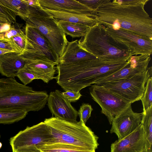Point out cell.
I'll use <instances>...</instances> for the list:
<instances>
[{
    "label": "cell",
    "mask_w": 152,
    "mask_h": 152,
    "mask_svg": "<svg viewBox=\"0 0 152 152\" xmlns=\"http://www.w3.org/2000/svg\"><path fill=\"white\" fill-rule=\"evenodd\" d=\"M149 0H103L94 17L105 27L122 28L152 40V19L145 9Z\"/></svg>",
    "instance_id": "1"
},
{
    "label": "cell",
    "mask_w": 152,
    "mask_h": 152,
    "mask_svg": "<svg viewBox=\"0 0 152 152\" xmlns=\"http://www.w3.org/2000/svg\"><path fill=\"white\" fill-rule=\"evenodd\" d=\"M46 91H34L14 77L0 78V111H38L47 102Z\"/></svg>",
    "instance_id": "2"
},
{
    "label": "cell",
    "mask_w": 152,
    "mask_h": 152,
    "mask_svg": "<svg viewBox=\"0 0 152 152\" xmlns=\"http://www.w3.org/2000/svg\"><path fill=\"white\" fill-rule=\"evenodd\" d=\"M50 128L53 137L52 144L71 145L95 151L98 137L81 120L71 122L52 117L43 121Z\"/></svg>",
    "instance_id": "3"
},
{
    "label": "cell",
    "mask_w": 152,
    "mask_h": 152,
    "mask_svg": "<svg viewBox=\"0 0 152 152\" xmlns=\"http://www.w3.org/2000/svg\"><path fill=\"white\" fill-rule=\"evenodd\" d=\"M78 43L84 50L98 58L127 60L132 56L130 51L107 34L104 26L99 22L90 27Z\"/></svg>",
    "instance_id": "4"
},
{
    "label": "cell",
    "mask_w": 152,
    "mask_h": 152,
    "mask_svg": "<svg viewBox=\"0 0 152 152\" xmlns=\"http://www.w3.org/2000/svg\"><path fill=\"white\" fill-rule=\"evenodd\" d=\"M29 7L30 14L25 20L26 24L37 29L46 38L59 58L69 42L65 34L56 21L43 12L41 13Z\"/></svg>",
    "instance_id": "5"
},
{
    "label": "cell",
    "mask_w": 152,
    "mask_h": 152,
    "mask_svg": "<svg viewBox=\"0 0 152 152\" xmlns=\"http://www.w3.org/2000/svg\"><path fill=\"white\" fill-rule=\"evenodd\" d=\"M152 70L151 66L144 73L99 85L132 104L141 99L145 90V84L148 79L152 77Z\"/></svg>",
    "instance_id": "6"
},
{
    "label": "cell",
    "mask_w": 152,
    "mask_h": 152,
    "mask_svg": "<svg viewBox=\"0 0 152 152\" xmlns=\"http://www.w3.org/2000/svg\"><path fill=\"white\" fill-rule=\"evenodd\" d=\"M93 99L100 106L101 112L107 118L111 124L113 119L131 104L101 85H92L89 88Z\"/></svg>",
    "instance_id": "7"
},
{
    "label": "cell",
    "mask_w": 152,
    "mask_h": 152,
    "mask_svg": "<svg viewBox=\"0 0 152 152\" xmlns=\"http://www.w3.org/2000/svg\"><path fill=\"white\" fill-rule=\"evenodd\" d=\"M53 137L49 126L44 122L27 126L10 139L12 152L18 148L29 146L51 144Z\"/></svg>",
    "instance_id": "8"
},
{
    "label": "cell",
    "mask_w": 152,
    "mask_h": 152,
    "mask_svg": "<svg viewBox=\"0 0 152 152\" xmlns=\"http://www.w3.org/2000/svg\"><path fill=\"white\" fill-rule=\"evenodd\" d=\"M105 29L114 41L130 51L132 56L151 55L152 40L148 38L122 28L114 30L105 27Z\"/></svg>",
    "instance_id": "9"
},
{
    "label": "cell",
    "mask_w": 152,
    "mask_h": 152,
    "mask_svg": "<svg viewBox=\"0 0 152 152\" xmlns=\"http://www.w3.org/2000/svg\"><path fill=\"white\" fill-rule=\"evenodd\" d=\"M25 34L33 49L29 52L21 54L28 60H41L58 64L59 57L46 38L36 28L26 24Z\"/></svg>",
    "instance_id": "10"
},
{
    "label": "cell",
    "mask_w": 152,
    "mask_h": 152,
    "mask_svg": "<svg viewBox=\"0 0 152 152\" xmlns=\"http://www.w3.org/2000/svg\"><path fill=\"white\" fill-rule=\"evenodd\" d=\"M151 60L147 55L132 56L128 59V63L117 72L101 79L94 84H100L115 81L134 75L144 73L147 70Z\"/></svg>",
    "instance_id": "11"
},
{
    "label": "cell",
    "mask_w": 152,
    "mask_h": 152,
    "mask_svg": "<svg viewBox=\"0 0 152 152\" xmlns=\"http://www.w3.org/2000/svg\"><path fill=\"white\" fill-rule=\"evenodd\" d=\"M142 117V113L134 112L130 105L113 119L110 132L115 133L118 140H121L131 134L140 125Z\"/></svg>",
    "instance_id": "12"
},
{
    "label": "cell",
    "mask_w": 152,
    "mask_h": 152,
    "mask_svg": "<svg viewBox=\"0 0 152 152\" xmlns=\"http://www.w3.org/2000/svg\"><path fill=\"white\" fill-rule=\"evenodd\" d=\"M48 105L54 117L71 122L77 121L78 112L58 90L50 93Z\"/></svg>",
    "instance_id": "13"
},
{
    "label": "cell",
    "mask_w": 152,
    "mask_h": 152,
    "mask_svg": "<svg viewBox=\"0 0 152 152\" xmlns=\"http://www.w3.org/2000/svg\"><path fill=\"white\" fill-rule=\"evenodd\" d=\"M110 152H147L142 124L123 138L112 143Z\"/></svg>",
    "instance_id": "14"
},
{
    "label": "cell",
    "mask_w": 152,
    "mask_h": 152,
    "mask_svg": "<svg viewBox=\"0 0 152 152\" xmlns=\"http://www.w3.org/2000/svg\"><path fill=\"white\" fill-rule=\"evenodd\" d=\"M42 8L85 15L94 18L95 11L76 0H39Z\"/></svg>",
    "instance_id": "15"
},
{
    "label": "cell",
    "mask_w": 152,
    "mask_h": 152,
    "mask_svg": "<svg viewBox=\"0 0 152 152\" xmlns=\"http://www.w3.org/2000/svg\"><path fill=\"white\" fill-rule=\"evenodd\" d=\"M28 61L19 53L12 52L3 54L0 56V73L7 77L14 78L26 65Z\"/></svg>",
    "instance_id": "16"
},
{
    "label": "cell",
    "mask_w": 152,
    "mask_h": 152,
    "mask_svg": "<svg viewBox=\"0 0 152 152\" xmlns=\"http://www.w3.org/2000/svg\"><path fill=\"white\" fill-rule=\"evenodd\" d=\"M96 58L82 48L76 40L68 42L63 54L59 58L58 64L68 65Z\"/></svg>",
    "instance_id": "17"
},
{
    "label": "cell",
    "mask_w": 152,
    "mask_h": 152,
    "mask_svg": "<svg viewBox=\"0 0 152 152\" xmlns=\"http://www.w3.org/2000/svg\"><path fill=\"white\" fill-rule=\"evenodd\" d=\"M27 60L26 66L34 75L36 79L41 80L44 82L48 83L55 78L56 68L54 63L41 60Z\"/></svg>",
    "instance_id": "18"
},
{
    "label": "cell",
    "mask_w": 152,
    "mask_h": 152,
    "mask_svg": "<svg viewBox=\"0 0 152 152\" xmlns=\"http://www.w3.org/2000/svg\"><path fill=\"white\" fill-rule=\"evenodd\" d=\"M41 10L57 21H61L81 23L89 27L98 22L95 18L87 15L50 10L42 8Z\"/></svg>",
    "instance_id": "19"
},
{
    "label": "cell",
    "mask_w": 152,
    "mask_h": 152,
    "mask_svg": "<svg viewBox=\"0 0 152 152\" xmlns=\"http://www.w3.org/2000/svg\"><path fill=\"white\" fill-rule=\"evenodd\" d=\"M0 4L11 10L25 20L30 14L29 7L23 0H0Z\"/></svg>",
    "instance_id": "20"
},
{
    "label": "cell",
    "mask_w": 152,
    "mask_h": 152,
    "mask_svg": "<svg viewBox=\"0 0 152 152\" xmlns=\"http://www.w3.org/2000/svg\"><path fill=\"white\" fill-rule=\"evenodd\" d=\"M147 152H152V105L142 113Z\"/></svg>",
    "instance_id": "21"
},
{
    "label": "cell",
    "mask_w": 152,
    "mask_h": 152,
    "mask_svg": "<svg viewBox=\"0 0 152 152\" xmlns=\"http://www.w3.org/2000/svg\"><path fill=\"white\" fill-rule=\"evenodd\" d=\"M57 21L64 33L73 38L84 37L90 28L81 23L61 21Z\"/></svg>",
    "instance_id": "22"
},
{
    "label": "cell",
    "mask_w": 152,
    "mask_h": 152,
    "mask_svg": "<svg viewBox=\"0 0 152 152\" xmlns=\"http://www.w3.org/2000/svg\"><path fill=\"white\" fill-rule=\"evenodd\" d=\"M36 146L43 152H95L75 145L60 143Z\"/></svg>",
    "instance_id": "23"
},
{
    "label": "cell",
    "mask_w": 152,
    "mask_h": 152,
    "mask_svg": "<svg viewBox=\"0 0 152 152\" xmlns=\"http://www.w3.org/2000/svg\"><path fill=\"white\" fill-rule=\"evenodd\" d=\"M28 112L24 111H0V124H10L24 118Z\"/></svg>",
    "instance_id": "24"
},
{
    "label": "cell",
    "mask_w": 152,
    "mask_h": 152,
    "mask_svg": "<svg viewBox=\"0 0 152 152\" xmlns=\"http://www.w3.org/2000/svg\"><path fill=\"white\" fill-rule=\"evenodd\" d=\"M8 40L21 51L20 54L29 52L33 48L32 45L27 40L25 34L23 31Z\"/></svg>",
    "instance_id": "25"
},
{
    "label": "cell",
    "mask_w": 152,
    "mask_h": 152,
    "mask_svg": "<svg viewBox=\"0 0 152 152\" xmlns=\"http://www.w3.org/2000/svg\"><path fill=\"white\" fill-rule=\"evenodd\" d=\"M146 83L145 90L141 99L143 111L152 105V77H149Z\"/></svg>",
    "instance_id": "26"
},
{
    "label": "cell",
    "mask_w": 152,
    "mask_h": 152,
    "mask_svg": "<svg viewBox=\"0 0 152 152\" xmlns=\"http://www.w3.org/2000/svg\"><path fill=\"white\" fill-rule=\"evenodd\" d=\"M16 77L26 86L36 79L35 76L26 66L19 71Z\"/></svg>",
    "instance_id": "27"
},
{
    "label": "cell",
    "mask_w": 152,
    "mask_h": 152,
    "mask_svg": "<svg viewBox=\"0 0 152 152\" xmlns=\"http://www.w3.org/2000/svg\"><path fill=\"white\" fill-rule=\"evenodd\" d=\"M93 110L91 105L86 103H83L80 106L78 112L80 120L86 124L88 120L91 116V112Z\"/></svg>",
    "instance_id": "28"
},
{
    "label": "cell",
    "mask_w": 152,
    "mask_h": 152,
    "mask_svg": "<svg viewBox=\"0 0 152 152\" xmlns=\"http://www.w3.org/2000/svg\"><path fill=\"white\" fill-rule=\"evenodd\" d=\"M61 93L63 96L70 102H76L82 96L80 91H66Z\"/></svg>",
    "instance_id": "29"
},
{
    "label": "cell",
    "mask_w": 152,
    "mask_h": 152,
    "mask_svg": "<svg viewBox=\"0 0 152 152\" xmlns=\"http://www.w3.org/2000/svg\"><path fill=\"white\" fill-rule=\"evenodd\" d=\"M0 13L4 15L12 24L16 23L17 15L12 11L0 4Z\"/></svg>",
    "instance_id": "30"
},
{
    "label": "cell",
    "mask_w": 152,
    "mask_h": 152,
    "mask_svg": "<svg viewBox=\"0 0 152 152\" xmlns=\"http://www.w3.org/2000/svg\"><path fill=\"white\" fill-rule=\"evenodd\" d=\"M0 48L21 53V51L12 44L8 39H0Z\"/></svg>",
    "instance_id": "31"
},
{
    "label": "cell",
    "mask_w": 152,
    "mask_h": 152,
    "mask_svg": "<svg viewBox=\"0 0 152 152\" xmlns=\"http://www.w3.org/2000/svg\"><path fill=\"white\" fill-rule=\"evenodd\" d=\"M78 1L95 11L100 6L103 0H80Z\"/></svg>",
    "instance_id": "32"
},
{
    "label": "cell",
    "mask_w": 152,
    "mask_h": 152,
    "mask_svg": "<svg viewBox=\"0 0 152 152\" xmlns=\"http://www.w3.org/2000/svg\"><path fill=\"white\" fill-rule=\"evenodd\" d=\"M14 24V25H12V28L10 30L6 31L5 35L6 39H9L23 31L19 28H16V25Z\"/></svg>",
    "instance_id": "33"
},
{
    "label": "cell",
    "mask_w": 152,
    "mask_h": 152,
    "mask_svg": "<svg viewBox=\"0 0 152 152\" xmlns=\"http://www.w3.org/2000/svg\"><path fill=\"white\" fill-rule=\"evenodd\" d=\"M15 152H43L35 145H31L18 149Z\"/></svg>",
    "instance_id": "34"
},
{
    "label": "cell",
    "mask_w": 152,
    "mask_h": 152,
    "mask_svg": "<svg viewBox=\"0 0 152 152\" xmlns=\"http://www.w3.org/2000/svg\"><path fill=\"white\" fill-rule=\"evenodd\" d=\"M24 1L30 7L38 11H40L41 7L39 0H27Z\"/></svg>",
    "instance_id": "35"
},
{
    "label": "cell",
    "mask_w": 152,
    "mask_h": 152,
    "mask_svg": "<svg viewBox=\"0 0 152 152\" xmlns=\"http://www.w3.org/2000/svg\"><path fill=\"white\" fill-rule=\"evenodd\" d=\"M11 24L8 23H0V33L6 32L10 30L12 26Z\"/></svg>",
    "instance_id": "36"
},
{
    "label": "cell",
    "mask_w": 152,
    "mask_h": 152,
    "mask_svg": "<svg viewBox=\"0 0 152 152\" xmlns=\"http://www.w3.org/2000/svg\"><path fill=\"white\" fill-rule=\"evenodd\" d=\"M7 23L12 24L11 22L4 15L0 13V23Z\"/></svg>",
    "instance_id": "37"
},
{
    "label": "cell",
    "mask_w": 152,
    "mask_h": 152,
    "mask_svg": "<svg viewBox=\"0 0 152 152\" xmlns=\"http://www.w3.org/2000/svg\"><path fill=\"white\" fill-rule=\"evenodd\" d=\"M12 52H14L0 48V56L6 53Z\"/></svg>",
    "instance_id": "38"
},
{
    "label": "cell",
    "mask_w": 152,
    "mask_h": 152,
    "mask_svg": "<svg viewBox=\"0 0 152 152\" xmlns=\"http://www.w3.org/2000/svg\"><path fill=\"white\" fill-rule=\"evenodd\" d=\"M2 143L1 142H0V149H1V148L2 147Z\"/></svg>",
    "instance_id": "39"
},
{
    "label": "cell",
    "mask_w": 152,
    "mask_h": 152,
    "mask_svg": "<svg viewBox=\"0 0 152 152\" xmlns=\"http://www.w3.org/2000/svg\"><path fill=\"white\" fill-rule=\"evenodd\" d=\"M0 137H1V136H0Z\"/></svg>",
    "instance_id": "40"
}]
</instances>
